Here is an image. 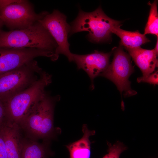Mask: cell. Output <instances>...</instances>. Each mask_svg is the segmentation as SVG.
I'll list each match as a JSON object with an SVG mask.
<instances>
[{"instance_id": "obj_2", "label": "cell", "mask_w": 158, "mask_h": 158, "mask_svg": "<svg viewBox=\"0 0 158 158\" xmlns=\"http://www.w3.org/2000/svg\"><path fill=\"white\" fill-rule=\"evenodd\" d=\"M57 46L49 32L39 21L25 29L0 32V48H34L55 54Z\"/></svg>"}, {"instance_id": "obj_15", "label": "cell", "mask_w": 158, "mask_h": 158, "mask_svg": "<svg viewBox=\"0 0 158 158\" xmlns=\"http://www.w3.org/2000/svg\"><path fill=\"white\" fill-rule=\"evenodd\" d=\"M49 154L47 146L36 140H23L20 158H48Z\"/></svg>"}, {"instance_id": "obj_3", "label": "cell", "mask_w": 158, "mask_h": 158, "mask_svg": "<svg viewBox=\"0 0 158 158\" xmlns=\"http://www.w3.org/2000/svg\"><path fill=\"white\" fill-rule=\"evenodd\" d=\"M51 75L43 71L40 77L29 87L7 99L1 100L7 120L18 124L45 95V88L52 82Z\"/></svg>"}, {"instance_id": "obj_7", "label": "cell", "mask_w": 158, "mask_h": 158, "mask_svg": "<svg viewBox=\"0 0 158 158\" xmlns=\"http://www.w3.org/2000/svg\"><path fill=\"white\" fill-rule=\"evenodd\" d=\"M130 57L124 51L121 45L114 49L112 62L106 70L100 76L112 82L120 92L125 97L136 95L137 92L132 89L129 78L134 72Z\"/></svg>"}, {"instance_id": "obj_12", "label": "cell", "mask_w": 158, "mask_h": 158, "mask_svg": "<svg viewBox=\"0 0 158 158\" xmlns=\"http://www.w3.org/2000/svg\"><path fill=\"white\" fill-rule=\"evenodd\" d=\"M135 64L142 72L143 78L152 73L158 67V54L154 50L142 49L141 47L134 48H125Z\"/></svg>"}, {"instance_id": "obj_17", "label": "cell", "mask_w": 158, "mask_h": 158, "mask_svg": "<svg viewBox=\"0 0 158 158\" xmlns=\"http://www.w3.org/2000/svg\"><path fill=\"white\" fill-rule=\"evenodd\" d=\"M107 144L108 153L102 158H119L121 153L127 149V147L122 143L118 141L113 145L109 142Z\"/></svg>"}, {"instance_id": "obj_16", "label": "cell", "mask_w": 158, "mask_h": 158, "mask_svg": "<svg viewBox=\"0 0 158 158\" xmlns=\"http://www.w3.org/2000/svg\"><path fill=\"white\" fill-rule=\"evenodd\" d=\"M148 4L150 8L147 23L145 25L144 34L153 35L158 36V13L157 1L155 0L152 3L149 2Z\"/></svg>"}, {"instance_id": "obj_8", "label": "cell", "mask_w": 158, "mask_h": 158, "mask_svg": "<svg viewBox=\"0 0 158 158\" xmlns=\"http://www.w3.org/2000/svg\"><path fill=\"white\" fill-rule=\"evenodd\" d=\"M66 16L57 10L49 13L39 21L49 31L57 44L56 54L66 56L72 61V55L70 50L68 37L70 36L71 25L66 21Z\"/></svg>"}, {"instance_id": "obj_13", "label": "cell", "mask_w": 158, "mask_h": 158, "mask_svg": "<svg viewBox=\"0 0 158 158\" xmlns=\"http://www.w3.org/2000/svg\"><path fill=\"white\" fill-rule=\"evenodd\" d=\"M82 131L83 135L79 140L66 146L68 149L70 158H90V142L89 137L95 133L94 130L88 129L85 124L83 125Z\"/></svg>"}, {"instance_id": "obj_4", "label": "cell", "mask_w": 158, "mask_h": 158, "mask_svg": "<svg viewBox=\"0 0 158 158\" xmlns=\"http://www.w3.org/2000/svg\"><path fill=\"white\" fill-rule=\"evenodd\" d=\"M121 22L108 16L100 6L94 11L87 12L79 8L76 18L71 23L70 36L77 32L87 31L90 42L99 43L110 40L112 30L121 25Z\"/></svg>"}, {"instance_id": "obj_22", "label": "cell", "mask_w": 158, "mask_h": 158, "mask_svg": "<svg viewBox=\"0 0 158 158\" xmlns=\"http://www.w3.org/2000/svg\"><path fill=\"white\" fill-rule=\"evenodd\" d=\"M158 38H157V40L156 43V44L155 46V47L154 49L155 51L157 53H158Z\"/></svg>"}, {"instance_id": "obj_21", "label": "cell", "mask_w": 158, "mask_h": 158, "mask_svg": "<svg viewBox=\"0 0 158 158\" xmlns=\"http://www.w3.org/2000/svg\"><path fill=\"white\" fill-rule=\"evenodd\" d=\"M14 2L13 0H0V9L5 6Z\"/></svg>"}, {"instance_id": "obj_1", "label": "cell", "mask_w": 158, "mask_h": 158, "mask_svg": "<svg viewBox=\"0 0 158 158\" xmlns=\"http://www.w3.org/2000/svg\"><path fill=\"white\" fill-rule=\"evenodd\" d=\"M60 99L59 95L52 97L46 93L18 124L28 138L36 140L53 137L56 131L54 126V107Z\"/></svg>"}, {"instance_id": "obj_5", "label": "cell", "mask_w": 158, "mask_h": 158, "mask_svg": "<svg viewBox=\"0 0 158 158\" xmlns=\"http://www.w3.org/2000/svg\"><path fill=\"white\" fill-rule=\"evenodd\" d=\"M43 71L35 60L0 75V99L8 98L26 89Z\"/></svg>"}, {"instance_id": "obj_11", "label": "cell", "mask_w": 158, "mask_h": 158, "mask_svg": "<svg viewBox=\"0 0 158 158\" xmlns=\"http://www.w3.org/2000/svg\"><path fill=\"white\" fill-rule=\"evenodd\" d=\"M4 140L8 158H20L23 139L19 125L6 120L0 127Z\"/></svg>"}, {"instance_id": "obj_9", "label": "cell", "mask_w": 158, "mask_h": 158, "mask_svg": "<svg viewBox=\"0 0 158 158\" xmlns=\"http://www.w3.org/2000/svg\"><path fill=\"white\" fill-rule=\"evenodd\" d=\"M40 56L49 58L53 61L58 58L54 53L36 48H0V75Z\"/></svg>"}, {"instance_id": "obj_20", "label": "cell", "mask_w": 158, "mask_h": 158, "mask_svg": "<svg viewBox=\"0 0 158 158\" xmlns=\"http://www.w3.org/2000/svg\"><path fill=\"white\" fill-rule=\"evenodd\" d=\"M6 120L5 107L3 102L0 99V127Z\"/></svg>"}, {"instance_id": "obj_10", "label": "cell", "mask_w": 158, "mask_h": 158, "mask_svg": "<svg viewBox=\"0 0 158 158\" xmlns=\"http://www.w3.org/2000/svg\"><path fill=\"white\" fill-rule=\"evenodd\" d=\"M111 55V52L105 53L97 50L86 54L72 53V61L76 63L78 69H82L87 74L91 80V90L94 88V79L100 76L109 65Z\"/></svg>"}, {"instance_id": "obj_23", "label": "cell", "mask_w": 158, "mask_h": 158, "mask_svg": "<svg viewBox=\"0 0 158 158\" xmlns=\"http://www.w3.org/2000/svg\"><path fill=\"white\" fill-rule=\"evenodd\" d=\"M4 25V24L3 21L0 19V32L1 30V28Z\"/></svg>"}, {"instance_id": "obj_18", "label": "cell", "mask_w": 158, "mask_h": 158, "mask_svg": "<svg viewBox=\"0 0 158 158\" xmlns=\"http://www.w3.org/2000/svg\"><path fill=\"white\" fill-rule=\"evenodd\" d=\"M138 83L141 82L147 83L154 85H158V72L156 71L153 73L150 74L145 78L142 77L137 78Z\"/></svg>"}, {"instance_id": "obj_19", "label": "cell", "mask_w": 158, "mask_h": 158, "mask_svg": "<svg viewBox=\"0 0 158 158\" xmlns=\"http://www.w3.org/2000/svg\"><path fill=\"white\" fill-rule=\"evenodd\" d=\"M0 158H8L2 135L0 131Z\"/></svg>"}, {"instance_id": "obj_6", "label": "cell", "mask_w": 158, "mask_h": 158, "mask_svg": "<svg viewBox=\"0 0 158 158\" xmlns=\"http://www.w3.org/2000/svg\"><path fill=\"white\" fill-rule=\"evenodd\" d=\"M49 12L37 13L32 4L27 0H17L0 9V19L11 30L28 28L42 19Z\"/></svg>"}, {"instance_id": "obj_14", "label": "cell", "mask_w": 158, "mask_h": 158, "mask_svg": "<svg viewBox=\"0 0 158 158\" xmlns=\"http://www.w3.org/2000/svg\"><path fill=\"white\" fill-rule=\"evenodd\" d=\"M117 26L112 30V33L116 34L121 39L120 45L125 48H134L139 47L150 41L144 34L138 31L132 32L123 30L121 26Z\"/></svg>"}]
</instances>
